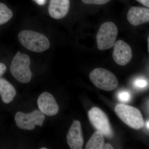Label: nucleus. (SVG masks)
Instances as JSON below:
<instances>
[{
	"label": "nucleus",
	"mask_w": 149,
	"mask_h": 149,
	"mask_svg": "<svg viewBox=\"0 0 149 149\" xmlns=\"http://www.w3.org/2000/svg\"><path fill=\"white\" fill-rule=\"evenodd\" d=\"M18 38L22 45L35 52H43L50 47L47 37L42 33L32 30H22L19 33Z\"/></svg>",
	"instance_id": "nucleus-1"
},
{
	"label": "nucleus",
	"mask_w": 149,
	"mask_h": 149,
	"mask_svg": "<svg viewBox=\"0 0 149 149\" xmlns=\"http://www.w3.org/2000/svg\"><path fill=\"white\" fill-rule=\"evenodd\" d=\"M30 58L25 54L18 52L14 56L11 63L10 71L15 79L22 83H29L32 73L30 69Z\"/></svg>",
	"instance_id": "nucleus-2"
},
{
	"label": "nucleus",
	"mask_w": 149,
	"mask_h": 149,
	"mask_svg": "<svg viewBox=\"0 0 149 149\" xmlns=\"http://www.w3.org/2000/svg\"><path fill=\"white\" fill-rule=\"evenodd\" d=\"M115 111L118 117L130 128L136 130L143 128L145 124L143 118L138 109L120 104L116 106Z\"/></svg>",
	"instance_id": "nucleus-3"
},
{
	"label": "nucleus",
	"mask_w": 149,
	"mask_h": 149,
	"mask_svg": "<svg viewBox=\"0 0 149 149\" xmlns=\"http://www.w3.org/2000/svg\"><path fill=\"white\" fill-rule=\"evenodd\" d=\"M91 82L97 88L107 91H111L118 86L117 77L112 72L103 68H95L90 74Z\"/></svg>",
	"instance_id": "nucleus-4"
},
{
	"label": "nucleus",
	"mask_w": 149,
	"mask_h": 149,
	"mask_svg": "<svg viewBox=\"0 0 149 149\" xmlns=\"http://www.w3.org/2000/svg\"><path fill=\"white\" fill-rule=\"evenodd\" d=\"M118 29L112 22L102 24L96 36L97 47L100 50H105L114 46L117 39Z\"/></svg>",
	"instance_id": "nucleus-5"
},
{
	"label": "nucleus",
	"mask_w": 149,
	"mask_h": 149,
	"mask_svg": "<svg viewBox=\"0 0 149 149\" xmlns=\"http://www.w3.org/2000/svg\"><path fill=\"white\" fill-rule=\"evenodd\" d=\"M45 119V115L39 110H35L28 113L17 112L15 116V120L19 128L29 130H34L35 125L42 126Z\"/></svg>",
	"instance_id": "nucleus-6"
},
{
	"label": "nucleus",
	"mask_w": 149,
	"mask_h": 149,
	"mask_svg": "<svg viewBox=\"0 0 149 149\" xmlns=\"http://www.w3.org/2000/svg\"><path fill=\"white\" fill-rule=\"evenodd\" d=\"M90 121L97 130L101 132L107 138L113 136V131L110 123L106 113L97 107L92 108L88 111Z\"/></svg>",
	"instance_id": "nucleus-7"
},
{
	"label": "nucleus",
	"mask_w": 149,
	"mask_h": 149,
	"mask_svg": "<svg viewBox=\"0 0 149 149\" xmlns=\"http://www.w3.org/2000/svg\"><path fill=\"white\" fill-rule=\"evenodd\" d=\"M37 104L40 111L45 115L52 116L58 113L59 108L52 95L45 92L37 99Z\"/></svg>",
	"instance_id": "nucleus-8"
},
{
	"label": "nucleus",
	"mask_w": 149,
	"mask_h": 149,
	"mask_svg": "<svg viewBox=\"0 0 149 149\" xmlns=\"http://www.w3.org/2000/svg\"><path fill=\"white\" fill-rule=\"evenodd\" d=\"M113 57L114 61L120 65L128 64L132 58V52L129 45L123 40L115 43Z\"/></svg>",
	"instance_id": "nucleus-9"
},
{
	"label": "nucleus",
	"mask_w": 149,
	"mask_h": 149,
	"mask_svg": "<svg viewBox=\"0 0 149 149\" xmlns=\"http://www.w3.org/2000/svg\"><path fill=\"white\" fill-rule=\"evenodd\" d=\"M67 142L71 149H81L84 144L81 123L74 120L66 136Z\"/></svg>",
	"instance_id": "nucleus-10"
},
{
	"label": "nucleus",
	"mask_w": 149,
	"mask_h": 149,
	"mask_svg": "<svg viewBox=\"0 0 149 149\" xmlns=\"http://www.w3.org/2000/svg\"><path fill=\"white\" fill-rule=\"evenodd\" d=\"M127 18L129 23L138 26L149 21V9L146 8L133 6L128 10Z\"/></svg>",
	"instance_id": "nucleus-11"
},
{
	"label": "nucleus",
	"mask_w": 149,
	"mask_h": 149,
	"mask_svg": "<svg viewBox=\"0 0 149 149\" xmlns=\"http://www.w3.org/2000/svg\"><path fill=\"white\" fill-rule=\"evenodd\" d=\"M70 6V0H50L48 8L49 14L54 19L63 18L68 13Z\"/></svg>",
	"instance_id": "nucleus-12"
},
{
	"label": "nucleus",
	"mask_w": 149,
	"mask_h": 149,
	"mask_svg": "<svg viewBox=\"0 0 149 149\" xmlns=\"http://www.w3.org/2000/svg\"><path fill=\"white\" fill-rule=\"evenodd\" d=\"M16 95V91L13 85L8 80L0 77V96L4 103L12 102Z\"/></svg>",
	"instance_id": "nucleus-13"
},
{
	"label": "nucleus",
	"mask_w": 149,
	"mask_h": 149,
	"mask_svg": "<svg viewBox=\"0 0 149 149\" xmlns=\"http://www.w3.org/2000/svg\"><path fill=\"white\" fill-rule=\"evenodd\" d=\"M104 145L103 134L100 131H96L88 141L86 146V149H102Z\"/></svg>",
	"instance_id": "nucleus-14"
},
{
	"label": "nucleus",
	"mask_w": 149,
	"mask_h": 149,
	"mask_svg": "<svg viewBox=\"0 0 149 149\" xmlns=\"http://www.w3.org/2000/svg\"><path fill=\"white\" fill-rule=\"evenodd\" d=\"M13 13L5 4L0 3V25L5 24L12 18Z\"/></svg>",
	"instance_id": "nucleus-15"
},
{
	"label": "nucleus",
	"mask_w": 149,
	"mask_h": 149,
	"mask_svg": "<svg viewBox=\"0 0 149 149\" xmlns=\"http://www.w3.org/2000/svg\"><path fill=\"white\" fill-rule=\"evenodd\" d=\"M133 85L134 88L138 90H144L146 89L148 85L147 80L143 77H140L136 79L133 81Z\"/></svg>",
	"instance_id": "nucleus-16"
},
{
	"label": "nucleus",
	"mask_w": 149,
	"mask_h": 149,
	"mask_svg": "<svg viewBox=\"0 0 149 149\" xmlns=\"http://www.w3.org/2000/svg\"><path fill=\"white\" fill-rule=\"evenodd\" d=\"M117 98L118 100L121 102L127 103L131 100V94L128 91H120L118 93Z\"/></svg>",
	"instance_id": "nucleus-17"
},
{
	"label": "nucleus",
	"mask_w": 149,
	"mask_h": 149,
	"mask_svg": "<svg viewBox=\"0 0 149 149\" xmlns=\"http://www.w3.org/2000/svg\"><path fill=\"white\" fill-rule=\"evenodd\" d=\"M110 1L111 0H82L84 3L94 5L104 4Z\"/></svg>",
	"instance_id": "nucleus-18"
},
{
	"label": "nucleus",
	"mask_w": 149,
	"mask_h": 149,
	"mask_svg": "<svg viewBox=\"0 0 149 149\" xmlns=\"http://www.w3.org/2000/svg\"><path fill=\"white\" fill-rule=\"evenodd\" d=\"M6 69V65L0 62V77L5 73Z\"/></svg>",
	"instance_id": "nucleus-19"
},
{
	"label": "nucleus",
	"mask_w": 149,
	"mask_h": 149,
	"mask_svg": "<svg viewBox=\"0 0 149 149\" xmlns=\"http://www.w3.org/2000/svg\"><path fill=\"white\" fill-rule=\"evenodd\" d=\"M147 7H149V0H136Z\"/></svg>",
	"instance_id": "nucleus-20"
},
{
	"label": "nucleus",
	"mask_w": 149,
	"mask_h": 149,
	"mask_svg": "<svg viewBox=\"0 0 149 149\" xmlns=\"http://www.w3.org/2000/svg\"><path fill=\"white\" fill-rule=\"evenodd\" d=\"M34 1L39 5L42 6L45 4L47 0H34Z\"/></svg>",
	"instance_id": "nucleus-21"
},
{
	"label": "nucleus",
	"mask_w": 149,
	"mask_h": 149,
	"mask_svg": "<svg viewBox=\"0 0 149 149\" xmlns=\"http://www.w3.org/2000/svg\"><path fill=\"white\" fill-rule=\"evenodd\" d=\"M104 149H114L113 147L109 143H107L104 144L103 147Z\"/></svg>",
	"instance_id": "nucleus-22"
},
{
	"label": "nucleus",
	"mask_w": 149,
	"mask_h": 149,
	"mask_svg": "<svg viewBox=\"0 0 149 149\" xmlns=\"http://www.w3.org/2000/svg\"><path fill=\"white\" fill-rule=\"evenodd\" d=\"M148 121H147L146 123V127L147 129H148V130H149V120H148Z\"/></svg>",
	"instance_id": "nucleus-23"
},
{
	"label": "nucleus",
	"mask_w": 149,
	"mask_h": 149,
	"mask_svg": "<svg viewBox=\"0 0 149 149\" xmlns=\"http://www.w3.org/2000/svg\"><path fill=\"white\" fill-rule=\"evenodd\" d=\"M148 51L149 52V37H148Z\"/></svg>",
	"instance_id": "nucleus-24"
},
{
	"label": "nucleus",
	"mask_w": 149,
	"mask_h": 149,
	"mask_svg": "<svg viewBox=\"0 0 149 149\" xmlns=\"http://www.w3.org/2000/svg\"><path fill=\"white\" fill-rule=\"evenodd\" d=\"M40 149H47V148H45V147H43V148H40Z\"/></svg>",
	"instance_id": "nucleus-25"
}]
</instances>
